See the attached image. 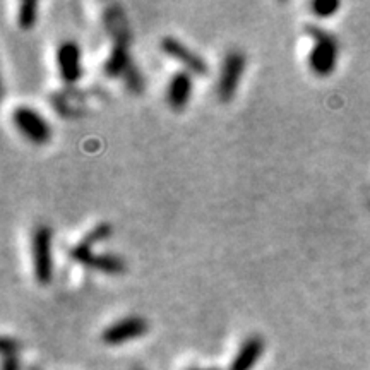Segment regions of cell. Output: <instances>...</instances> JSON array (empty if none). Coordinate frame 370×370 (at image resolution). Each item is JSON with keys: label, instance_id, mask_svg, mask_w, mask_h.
I'll list each match as a JSON object with an SVG mask.
<instances>
[{"label": "cell", "instance_id": "8fae6325", "mask_svg": "<svg viewBox=\"0 0 370 370\" xmlns=\"http://www.w3.org/2000/svg\"><path fill=\"white\" fill-rule=\"evenodd\" d=\"M130 58L129 49H127V38H117L113 49L110 51V57L105 62V74L110 78H118V75L125 74L129 69Z\"/></svg>", "mask_w": 370, "mask_h": 370}, {"label": "cell", "instance_id": "3957f363", "mask_svg": "<svg viewBox=\"0 0 370 370\" xmlns=\"http://www.w3.org/2000/svg\"><path fill=\"white\" fill-rule=\"evenodd\" d=\"M33 268L37 281L49 285L54 274L51 264V230L47 225H39L33 233Z\"/></svg>", "mask_w": 370, "mask_h": 370}, {"label": "cell", "instance_id": "ac0fdd59", "mask_svg": "<svg viewBox=\"0 0 370 370\" xmlns=\"http://www.w3.org/2000/svg\"><path fill=\"white\" fill-rule=\"evenodd\" d=\"M192 370H199V369H192Z\"/></svg>", "mask_w": 370, "mask_h": 370}, {"label": "cell", "instance_id": "277c9868", "mask_svg": "<svg viewBox=\"0 0 370 370\" xmlns=\"http://www.w3.org/2000/svg\"><path fill=\"white\" fill-rule=\"evenodd\" d=\"M245 69V55L240 50H232L226 54L225 61H223L221 74L218 79L216 93L218 98L223 103L232 101L235 93H237L238 82H240L242 74Z\"/></svg>", "mask_w": 370, "mask_h": 370}, {"label": "cell", "instance_id": "9c48e42d", "mask_svg": "<svg viewBox=\"0 0 370 370\" xmlns=\"http://www.w3.org/2000/svg\"><path fill=\"white\" fill-rule=\"evenodd\" d=\"M190 93H192V78H190V73H185V70L175 73L173 78L170 79L168 91H166V99H168V105L172 106V110H184V106L190 99Z\"/></svg>", "mask_w": 370, "mask_h": 370}, {"label": "cell", "instance_id": "e0dca14e", "mask_svg": "<svg viewBox=\"0 0 370 370\" xmlns=\"http://www.w3.org/2000/svg\"><path fill=\"white\" fill-rule=\"evenodd\" d=\"M2 370H19L18 369V360H16V357L6 358V360H4Z\"/></svg>", "mask_w": 370, "mask_h": 370}, {"label": "cell", "instance_id": "ba28073f", "mask_svg": "<svg viewBox=\"0 0 370 370\" xmlns=\"http://www.w3.org/2000/svg\"><path fill=\"white\" fill-rule=\"evenodd\" d=\"M57 66L62 79L69 85L79 81L81 78V49L74 42H63L57 49Z\"/></svg>", "mask_w": 370, "mask_h": 370}, {"label": "cell", "instance_id": "7a4b0ae2", "mask_svg": "<svg viewBox=\"0 0 370 370\" xmlns=\"http://www.w3.org/2000/svg\"><path fill=\"white\" fill-rule=\"evenodd\" d=\"M13 122L16 129L25 136L27 141L35 144H45L51 136V129L49 122L31 106H16L13 111Z\"/></svg>", "mask_w": 370, "mask_h": 370}, {"label": "cell", "instance_id": "2e32d148", "mask_svg": "<svg viewBox=\"0 0 370 370\" xmlns=\"http://www.w3.org/2000/svg\"><path fill=\"white\" fill-rule=\"evenodd\" d=\"M16 350H18V343H16V341L11 340V338H2V353H4V357L6 358H13L16 357L14 353H16Z\"/></svg>", "mask_w": 370, "mask_h": 370}, {"label": "cell", "instance_id": "8992f818", "mask_svg": "<svg viewBox=\"0 0 370 370\" xmlns=\"http://www.w3.org/2000/svg\"><path fill=\"white\" fill-rule=\"evenodd\" d=\"M160 47H161V50L168 55V57H172L173 61L180 62L190 74L208 75L209 73L208 62H206L201 55L196 54V51L190 50L189 47L184 45L180 39H177L173 37H165L161 39Z\"/></svg>", "mask_w": 370, "mask_h": 370}, {"label": "cell", "instance_id": "6da1fadb", "mask_svg": "<svg viewBox=\"0 0 370 370\" xmlns=\"http://www.w3.org/2000/svg\"><path fill=\"white\" fill-rule=\"evenodd\" d=\"M307 31L314 39V47L309 55L310 70L319 78H326V75L333 74L334 67H336L338 43L331 35L316 26H309Z\"/></svg>", "mask_w": 370, "mask_h": 370}, {"label": "cell", "instance_id": "52a82bcc", "mask_svg": "<svg viewBox=\"0 0 370 370\" xmlns=\"http://www.w3.org/2000/svg\"><path fill=\"white\" fill-rule=\"evenodd\" d=\"M148 321L141 316H130L125 319H121L109 326L101 334L103 343L117 346L125 343V341L136 340V338L144 336L148 333Z\"/></svg>", "mask_w": 370, "mask_h": 370}, {"label": "cell", "instance_id": "5bb4252c", "mask_svg": "<svg viewBox=\"0 0 370 370\" xmlns=\"http://www.w3.org/2000/svg\"><path fill=\"white\" fill-rule=\"evenodd\" d=\"M123 79H125V86L130 93L141 94L142 91H144V79H142L141 70H139L134 63H130L129 69L125 70Z\"/></svg>", "mask_w": 370, "mask_h": 370}, {"label": "cell", "instance_id": "5b68a950", "mask_svg": "<svg viewBox=\"0 0 370 370\" xmlns=\"http://www.w3.org/2000/svg\"><path fill=\"white\" fill-rule=\"evenodd\" d=\"M70 256L79 264L106 274H115L117 276V274H122L125 271V262L121 257L113 256V254H94L91 250V247H86L81 242L73 247Z\"/></svg>", "mask_w": 370, "mask_h": 370}, {"label": "cell", "instance_id": "7c38bea8", "mask_svg": "<svg viewBox=\"0 0 370 370\" xmlns=\"http://www.w3.org/2000/svg\"><path fill=\"white\" fill-rule=\"evenodd\" d=\"M111 232H113V228H111L110 223L101 221V223H98L97 226H93V228L86 233V237L82 238L81 244H85L86 247H93L94 244H99V242L110 238Z\"/></svg>", "mask_w": 370, "mask_h": 370}, {"label": "cell", "instance_id": "30bf717a", "mask_svg": "<svg viewBox=\"0 0 370 370\" xmlns=\"http://www.w3.org/2000/svg\"><path fill=\"white\" fill-rule=\"evenodd\" d=\"M262 352H264V340L261 336L247 338L235 355L230 370H250L261 358Z\"/></svg>", "mask_w": 370, "mask_h": 370}, {"label": "cell", "instance_id": "4fadbf2b", "mask_svg": "<svg viewBox=\"0 0 370 370\" xmlns=\"http://www.w3.org/2000/svg\"><path fill=\"white\" fill-rule=\"evenodd\" d=\"M37 9L38 4L33 2V0H26V2L21 4L19 7V14H18V23L23 30H31L37 21Z\"/></svg>", "mask_w": 370, "mask_h": 370}, {"label": "cell", "instance_id": "9a60e30c", "mask_svg": "<svg viewBox=\"0 0 370 370\" xmlns=\"http://www.w3.org/2000/svg\"><path fill=\"white\" fill-rule=\"evenodd\" d=\"M340 7L341 4L338 2V0H314V2L310 4V11H312V14L317 16V18H331Z\"/></svg>", "mask_w": 370, "mask_h": 370}]
</instances>
